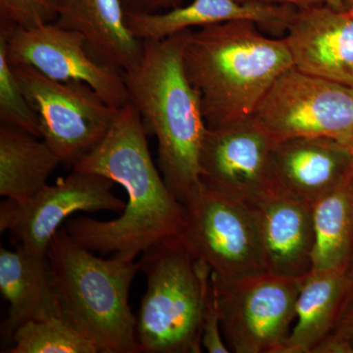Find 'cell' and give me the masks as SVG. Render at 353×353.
I'll use <instances>...</instances> for the list:
<instances>
[{"instance_id":"cell-29","label":"cell","mask_w":353,"mask_h":353,"mask_svg":"<svg viewBox=\"0 0 353 353\" xmlns=\"http://www.w3.org/2000/svg\"><path fill=\"white\" fill-rule=\"evenodd\" d=\"M343 1L345 0H326V4L334 10L343 11Z\"/></svg>"},{"instance_id":"cell-2","label":"cell","mask_w":353,"mask_h":353,"mask_svg":"<svg viewBox=\"0 0 353 353\" xmlns=\"http://www.w3.org/2000/svg\"><path fill=\"white\" fill-rule=\"evenodd\" d=\"M188 32L143 41L141 59L123 72L129 102L157 139L158 168L183 205L201 185L199 157L208 131L201 99L183 66Z\"/></svg>"},{"instance_id":"cell-10","label":"cell","mask_w":353,"mask_h":353,"mask_svg":"<svg viewBox=\"0 0 353 353\" xmlns=\"http://www.w3.org/2000/svg\"><path fill=\"white\" fill-rule=\"evenodd\" d=\"M115 183L99 174L79 170L46 185L29 201L7 199L0 205V231L9 232L13 245L36 254H48L54 234L78 212L120 213L126 202L113 194Z\"/></svg>"},{"instance_id":"cell-18","label":"cell","mask_w":353,"mask_h":353,"mask_svg":"<svg viewBox=\"0 0 353 353\" xmlns=\"http://www.w3.org/2000/svg\"><path fill=\"white\" fill-rule=\"evenodd\" d=\"M0 290L9 304L2 334L12 340L16 330L32 320L60 316L48 254L19 245L0 250Z\"/></svg>"},{"instance_id":"cell-26","label":"cell","mask_w":353,"mask_h":353,"mask_svg":"<svg viewBox=\"0 0 353 353\" xmlns=\"http://www.w3.org/2000/svg\"><path fill=\"white\" fill-rule=\"evenodd\" d=\"M329 336L350 348L353 353V285L341 310L336 327Z\"/></svg>"},{"instance_id":"cell-21","label":"cell","mask_w":353,"mask_h":353,"mask_svg":"<svg viewBox=\"0 0 353 353\" xmlns=\"http://www.w3.org/2000/svg\"><path fill=\"white\" fill-rule=\"evenodd\" d=\"M312 270L350 271L353 257V176L313 205Z\"/></svg>"},{"instance_id":"cell-31","label":"cell","mask_w":353,"mask_h":353,"mask_svg":"<svg viewBox=\"0 0 353 353\" xmlns=\"http://www.w3.org/2000/svg\"><path fill=\"white\" fill-rule=\"evenodd\" d=\"M350 275H352V278H353V257H352V264H350Z\"/></svg>"},{"instance_id":"cell-32","label":"cell","mask_w":353,"mask_h":353,"mask_svg":"<svg viewBox=\"0 0 353 353\" xmlns=\"http://www.w3.org/2000/svg\"><path fill=\"white\" fill-rule=\"evenodd\" d=\"M352 175H353V145L352 146Z\"/></svg>"},{"instance_id":"cell-3","label":"cell","mask_w":353,"mask_h":353,"mask_svg":"<svg viewBox=\"0 0 353 353\" xmlns=\"http://www.w3.org/2000/svg\"><path fill=\"white\" fill-rule=\"evenodd\" d=\"M183 66L209 129L252 118L267 90L294 67L285 39H271L250 20L189 30Z\"/></svg>"},{"instance_id":"cell-15","label":"cell","mask_w":353,"mask_h":353,"mask_svg":"<svg viewBox=\"0 0 353 353\" xmlns=\"http://www.w3.org/2000/svg\"><path fill=\"white\" fill-rule=\"evenodd\" d=\"M259 232L264 271L304 278L313 269V206L273 192L250 204Z\"/></svg>"},{"instance_id":"cell-4","label":"cell","mask_w":353,"mask_h":353,"mask_svg":"<svg viewBox=\"0 0 353 353\" xmlns=\"http://www.w3.org/2000/svg\"><path fill=\"white\" fill-rule=\"evenodd\" d=\"M60 316L99 353H139L130 290L139 262L119 254L94 255L64 225L48 246Z\"/></svg>"},{"instance_id":"cell-14","label":"cell","mask_w":353,"mask_h":353,"mask_svg":"<svg viewBox=\"0 0 353 353\" xmlns=\"http://www.w3.org/2000/svg\"><path fill=\"white\" fill-rule=\"evenodd\" d=\"M274 190L313 206L352 175V148L328 138L281 141L271 153Z\"/></svg>"},{"instance_id":"cell-8","label":"cell","mask_w":353,"mask_h":353,"mask_svg":"<svg viewBox=\"0 0 353 353\" xmlns=\"http://www.w3.org/2000/svg\"><path fill=\"white\" fill-rule=\"evenodd\" d=\"M26 99L38 114L41 139L65 166H76L101 143L118 109L88 83L59 82L29 66H13Z\"/></svg>"},{"instance_id":"cell-22","label":"cell","mask_w":353,"mask_h":353,"mask_svg":"<svg viewBox=\"0 0 353 353\" xmlns=\"http://www.w3.org/2000/svg\"><path fill=\"white\" fill-rule=\"evenodd\" d=\"M9 353H97V347L61 316L32 320L16 330Z\"/></svg>"},{"instance_id":"cell-16","label":"cell","mask_w":353,"mask_h":353,"mask_svg":"<svg viewBox=\"0 0 353 353\" xmlns=\"http://www.w3.org/2000/svg\"><path fill=\"white\" fill-rule=\"evenodd\" d=\"M297 7L290 4L236 0H192L158 13L126 11L128 25L139 41H161L192 27L250 20L272 31H285Z\"/></svg>"},{"instance_id":"cell-12","label":"cell","mask_w":353,"mask_h":353,"mask_svg":"<svg viewBox=\"0 0 353 353\" xmlns=\"http://www.w3.org/2000/svg\"><path fill=\"white\" fill-rule=\"evenodd\" d=\"M273 143L250 119L206 131L199 166L201 181L248 204L274 190L271 175Z\"/></svg>"},{"instance_id":"cell-24","label":"cell","mask_w":353,"mask_h":353,"mask_svg":"<svg viewBox=\"0 0 353 353\" xmlns=\"http://www.w3.org/2000/svg\"><path fill=\"white\" fill-rule=\"evenodd\" d=\"M62 0H0V24L34 29L55 23Z\"/></svg>"},{"instance_id":"cell-1","label":"cell","mask_w":353,"mask_h":353,"mask_svg":"<svg viewBox=\"0 0 353 353\" xmlns=\"http://www.w3.org/2000/svg\"><path fill=\"white\" fill-rule=\"evenodd\" d=\"M146 136L141 116L129 102L118 109L105 138L73 168L106 176L128 194L126 208L116 219L81 216L65 222L70 236L92 252L136 259L182 232L185 209L155 166Z\"/></svg>"},{"instance_id":"cell-19","label":"cell","mask_w":353,"mask_h":353,"mask_svg":"<svg viewBox=\"0 0 353 353\" xmlns=\"http://www.w3.org/2000/svg\"><path fill=\"white\" fill-rule=\"evenodd\" d=\"M352 285L350 271L312 270L306 275L297 299L296 324L282 353H312L333 332Z\"/></svg>"},{"instance_id":"cell-20","label":"cell","mask_w":353,"mask_h":353,"mask_svg":"<svg viewBox=\"0 0 353 353\" xmlns=\"http://www.w3.org/2000/svg\"><path fill=\"white\" fill-rule=\"evenodd\" d=\"M60 164L43 139L0 125V196L19 203L29 201Z\"/></svg>"},{"instance_id":"cell-17","label":"cell","mask_w":353,"mask_h":353,"mask_svg":"<svg viewBox=\"0 0 353 353\" xmlns=\"http://www.w3.org/2000/svg\"><path fill=\"white\" fill-rule=\"evenodd\" d=\"M55 24L80 32L95 59L120 71L132 69L143 54L122 0H62Z\"/></svg>"},{"instance_id":"cell-25","label":"cell","mask_w":353,"mask_h":353,"mask_svg":"<svg viewBox=\"0 0 353 353\" xmlns=\"http://www.w3.org/2000/svg\"><path fill=\"white\" fill-rule=\"evenodd\" d=\"M202 347L209 353L230 352L222 329L219 309H218L217 294L212 273L204 294L203 312H202Z\"/></svg>"},{"instance_id":"cell-33","label":"cell","mask_w":353,"mask_h":353,"mask_svg":"<svg viewBox=\"0 0 353 353\" xmlns=\"http://www.w3.org/2000/svg\"><path fill=\"white\" fill-rule=\"evenodd\" d=\"M348 13H350V12H348ZM350 14H352V15L353 16V12H352V13H350Z\"/></svg>"},{"instance_id":"cell-6","label":"cell","mask_w":353,"mask_h":353,"mask_svg":"<svg viewBox=\"0 0 353 353\" xmlns=\"http://www.w3.org/2000/svg\"><path fill=\"white\" fill-rule=\"evenodd\" d=\"M252 119L273 145L296 138H328L352 148L353 90L288 69L276 79Z\"/></svg>"},{"instance_id":"cell-5","label":"cell","mask_w":353,"mask_h":353,"mask_svg":"<svg viewBox=\"0 0 353 353\" xmlns=\"http://www.w3.org/2000/svg\"><path fill=\"white\" fill-rule=\"evenodd\" d=\"M139 262V271L146 276L145 296L136 315L139 352H202L208 265L194 256L180 234L150 246Z\"/></svg>"},{"instance_id":"cell-23","label":"cell","mask_w":353,"mask_h":353,"mask_svg":"<svg viewBox=\"0 0 353 353\" xmlns=\"http://www.w3.org/2000/svg\"><path fill=\"white\" fill-rule=\"evenodd\" d=\"M0 122L41 139L38 114L26 99L7 57L6 36L0 32Z\"/></svg>"},{"instance_id":"cell-28","label":"cell","mask_w":353,"mask_h":353,"mask_svg":"<svg viewBox=\"0 0 353 353\" xmlns=\"http://www.w3.org/2000/svg\"><path fill=\"white\" fill-rule=\"evenodd\" d=\"M239 2H248V1H263L271 2V3H282L290 4L301 8V7H307L311 6H317V4L326 3V0H236Z\"/></svg>"},{"instance_id":"cell-7","label":"cell","mask_w":353,"mask_h":353,"mask_svg":"<svg viewBox=\"0 0 353 353\" xmlns=\"http://www.w3.org/2000/svg\"><path fill=\"white\" fill-rule=\"evenodd\" d=\"M212 277L221 329L230 352L282 353L296 321L304 278L266 271L228 281L213 274Z\"/></svg>"},{"instance_id":"cell-27","label":"cell","mask_w":353,"mask_h":353,"mask_svg":"<svg viewBox=\"0 0 353 353\" xmlns=\"http://www.w3.org/2000/svg\"><path fill=\"white\" fill-rule=\"evenodd\" d=\"M126 11L158 13L182 6L185 0H122Z\"/></svg>"},{"instance_id":"cell-9","label":"cell","mask_w":353,"mask_h":353,"mask_svg":"<svg viewBox=\"0 0 353 353\" xmlns=\"http://www.w3.org/2000/svg\"><path fill=\"white\" fill-rule=\"evenodd\" d=\"M183 209L181 236L216 278L233 280L264 271L250 204L201 182Z\"/></svg>"},{"instance_id":"cell-30","label":"cell","mask_w":353,"mask_h":353,"mask_svg":"<svg viewBox=\"0 0 353 353\" xmlns=\"http://www.w3.org/2000/svg\"><path fill=\"white\" fill-rule=\"evenodd\" d=\"M343 11L353 12V0H345L343 1Z\"/></svg>"},{"instance_id":"cell-13","label":"cell","mask_w":353,"mask_h":353,"mask_svg":"<svg viewBox=\"0 0 353 353\" xmlns=\"http://www.w3.org/2000/svg\"><path fill=\"white\" fill-rule=\"evenodd\" d=\"M284 38L304 73L353 90V16L326 3L296 8Z\"/></svg>"},{"instance_id":"cell-11","label":"cell","mask_w":353,"mask_h":353,"mask_svg":"<svg viewBox=\"0 0 353 353\" xmlns=\"http://www.w3.org/2000/svg\"><path fill=\"white\" fill-rule=\"evenodd\" d=\"M12 66H29L59 82H82L115 108L129 103L123 72L95 59L80 32L55 23L34 29L0 24Z\"/></svg>"}]
</instances>
